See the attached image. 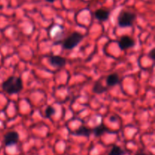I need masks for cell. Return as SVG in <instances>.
Masks as SVG:
<instances>
[{
	"label": "cell",
	"instance_id": "obj_1",
	"mask_svg": "<svg viewBox=\"0 0 155 155\" xmlns=\"http://www.w3.org/2000/svg\"><path fill=\"white\" fill-rule=\"evenodd\" d=\"M2 87L3 91L7 92L9 95L18 94L23 89L22 80L19 77L12 76L9 77L5 81L3 82Z\"/></svg>",
	"mask_w": 155,
	"mask_h": 155
},
{
	"label": "cell",
	"instance_id": "obj_2",
	"mask_svg": "<svg viewBox=\"0 0 155 155\" xmlns=\"http://www.w3.org/2000/svg\"><path fill=\"white\" fill-rule=\"evenodd\" d=\"M136 18H137V15L136 13L129 12V11L122 10L117 17L118 26L121 28L132 27Z\"/></svg>",
	"mask_w": 155,
	"mask_h": 155
},
{
	"label": "cell",
	"instance_id": "obj_3",
	"mask_svg": "<svg viewBox=\"0 0 155 155\" xmlns=\"http://www.w3.org/2000/svg\"><path fill=\"white\" fill-rule=\"evenodd\" d=\"M83 39V34L77 31L73 32L68 38L64 40L63 43H62V48L67 50L73 49L80 43Z\"/></svg>",
	"mask_w": 155,
	"mask_h": 155
},
{
	"label": "cell",
	"instance_id": "obj_4",
	"mask_svg": "<svg viewBox=\"0 0 155 155\" xmlns=\"http://www.w3.org/2000/svg\"><path fill=\"white\" fill-rule=\"evenodd\" d=\"M20 136L16 131L8 132L4 136V144L6 147L12 146L18 142Z\"/></svg>",
	"mask_w": 155,
	"mask_h": 155
},
{
	"label": "cell",
	"instance_id": "obj_5",
	"mask_svg": "<svg viewBox=\"0 0 155 155\" xmlns=\"http://www.w3.org/2000/svg\"><path fill=\"white\" fill-rule=\"evenodd\" d=\"M120 48L121 50L129 49V48H133L136 45V42L132 37L129 36H123L120 39L118 42Z\"/></svg>",
	"mask_w": 155,
	"mask_h": 155
},
{
	"label": "cell",
	"instance_id": "obj_6",
	"mask_svg": "<svg viewBox=\"0 0 155 155\" xmlns=\"http://www.w3.org/2000/svg\"><path fill=\"white\" fill-rule=\"evenodd\" d=\"M48 62L54 68H63L66 64V59L60 55H51L48 57Z\"/></svg>",
	"mask_w": 155,
	"mask_h": 155
},
{
	"label": "cell",
	"instance_id": "obj_7",
	"mask_svg": "<svg viewBox=\"0 0 155 155\" xmlns=\"http://www.w3.org/2000/svg\"><path fill=\"white\" fill-rule=\"evenodd\" d=\"M110 12L109 10L104 8H98L94 13L95 15V18H96L98 21H101V22H104V21H107L109 19V17H110Z\"/></svg>",
	"mask_w": 155,
	"mask_h": 155
},
{
	"label": "cell",
	"instance_id": "obj_8",
	"mask_svg": "<svg viewBox=\"0 0 155 155\" xmlns=\"http://www.w3.org/2000/svg\"><path fill=\"white\" fill-rule=\"evenodd\" d=\"M108 132L109 133H114L113 132L109 130L108 128H107V127H105L103 123H101V124H98L97 127H95V128L92 129V133H93L94 136L95 137H100V136H102L104 133H107Z\"/></svg>",
	"mask_w": 155,
	"mask_h": 155
},
{
	"label": "cell",
	"instance_id": "obj_9",
	"mask_svg": "<svg viewBox=\"0 0 155 155\" xmlns=\"http://www.w3.org/2000/svg\"><path fill=\"white\" fill-rule=\"evenodd\" d=\"M92 133V129L88 128V127H85V126H81V127H79L78 129L74 130L73 134L77 136H83V137L88 138L90 136L91 133Z\"/></svg>",
	"mask_w": 155,
	"mask_h": 155
},
{
	"label": "cell",
	"instance_id": "obj_10",
	"mask_svg": "<svg viewBox=\"0 0 155 155\" xmlns=\"http://www.w3.org/2000/svg\"><path fill=\"white\" fill-rule=\"evenodd\" d=\"M120 78L117 74H111L107 77L106 83H107V87H113L119 83Z\"/></svg>",
	"mask_w": 155,
	"mask_h": 155
},
{
	"label": "cell",
	"instance_id": "obj_11",
	"mask_svg": "<svg viewBox=\"0 0 155 155\" xmlns=\"http://www.w3.org/2000/svg\"><path fill=\"white\" fill-rule=\"evenodd\" d=\"M108 90V87L107 86H104L101 83L97 82L95 85H94L93 88H92V92L97 95H100V94H103L106 92Z\"/></svg>",
	"mask_w": 155,
	"mask_h": 155
},
{
	"label": "cell",
	"instance_id": "obj_12",
	"mask_svg": "<svg viewBox=\"0 0 155 155\" xmlns=\"http://www.w3.org/2000/svg\"><path fill=\"white\" fill-rule=\"evenodd\" d=\"M125 154V151L123 150L118 145H114L108 155H124Z\"/></svg>",
	"mask_w": 155,
	"mask_h": 155
},
{
	"label": "cell",
	"instance_id": "obj_13",
	"mask_svg": "<svg viewBox=\"0 0 155 155\" xmlns=\"http://www.w3.org/2000/svg\"><path fill=\"white\" fill-rule=\"evenodd\" d=\"M55 109L52 106L48 105L45 110V117L46 118H50L51 116L55 114Z\"/></svg>",
	"mask_w": 155,
	"mask_h": 155
},
{
	"label": "cell",
	"instance_id": "obj_14",
	"mask_svg": "<svg viewBox=\"0 0 155 155\" xmlns=\"http://www.w3.org/2000/svg\"><path fill=\"white\" fill-rule=\"evenodd\" d=\"M150 58L152 60H155V48H152L149 52Z\"/></svg>",
	"mask_w": 155,
	"mask_h": 155
},
{
	"label": "cell",
	"instance_id": "obj_15",
	"mask_svg": "<svg viewBox=\"0 0 155 155\" xmlns=\"http://www.w3.org/2000/svg\"><path fill=\"white\" fill-rule=\"evenodd\" d=\"M110 121H112V122H114V121H116L117 120V118H116V117L114 116V115H113V116H111L110 117Z\"/></svg>",
	"mask_w": 155,
	"mask_h": 155
},
{
	"label": "cell",
	"instance_id": "obj_16",
	"mask_svg": "<svg viewBox=\"0 0 155 155\" xmlns=\"http://www.w3.org/2000/svg\"><path fill=\"white\" fill-rule=\"evenodd\" d=\"M135 155H152V154H147V153H145V152H137Z\"/></svg>",
	"mask_w": 155,
	"mask_h": 155
},
{
	"label": "cell",
	"instance_id": "obj_17",
	"mask_svg": "<svg viewBox=\"0 0 155 155\" xmlns=\"http://www.w3.org/2000/svg\"><path fill=\"white\" fill-rule=\"evenodd\" d=\"M45 1L48 2H49V3H53L54 1H55V0H45Z\"/></svg>",
	"mask_w": 155,
	"mask_h": 155
}]
</instances>
